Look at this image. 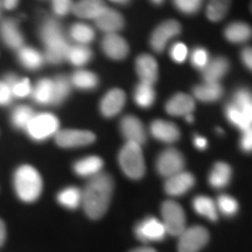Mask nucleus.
<instances>
[{
  "label": "nucleus",
  "mask_w": 252,
  "mask_h": 252,
  "mask_svg": "<svg viewBox=\"0 0 252 252\" xmlns=\"http://www.w3.org/2000/svg\"><path fill=\"white\" fill-rule=\"evenodd\" d=\"M115 181L109 173H99L90 178L82 190V207L91 220H99L108 212L111 203Z\"/></svg>",
  "instance_id": "f257e3e1"
},
{
  "label": "nucleus",
  "mask_w": 252,
  "mask_h": 252,
  "mask_svg": "<svg viewBox=\"0 0 252 252\" xmlns=\"http://www.w3.org/2000/svg\"><path fill=\"white\" fill-rule=\"evenodd\" d=\"M13 189L17 197L24 203H34L43 190V180L34 166L24 163L13 173Z\"/></svg>",
  "instance_id": "f03ea898"
},
{
  "label": "nucleus",
  "mask_w": 252,
  "mask_h": 252,
  "mask_svg": "<svg viewBox=\"0 0 252 252\" xmlns=\"http://www.w3.org/2000/svg\"><path fill=\"white\" fill-rule=\"evenodd\" d=\"M118 163L122 172L132 180H139L145 175L144 153L140 145L126 141L118 154Z\"/></svg>",
  "instance_id": "7ed1b4c3"
},
{
  "label": "nucleus",
  "mask_w": 252,
  "mask_h": 252,
  "mask_svg": "<svg viewBox=\"0 0 252 252\" xmlns=\"http://www.w3.org/2000/svg\"><path fill=\"white\" fill-rule=\"evenodd\" d=\"M60 130V121L54 113L40 112L35 113L31 119L25 132L33 141L42 143L49 138L55 137Z\"/></svg>",
  "instance_id": "20e7f679"
},
{
  "label": "nucleus",
  "mask_w": 252,
  "mask_h": 252,
  "mask_svg": "<svg viewBox=\"0 0 252 252\" xmlns=\"http://www.w3.org/2000/svg\"><path fill=\"white\" fill-rule=\"evenodd\" d=\"M161 222L165 226L167 235L179 237L187 228L184 208L175 201H165L161 206Z\"/></svg>",
  "instance_id": "39448f33"
},
{
  "label": "nucleus",
  "mask_w": 252,
  "mask_h": 252,
  "mask_svg": "<svg viewBox=\"0 0 252 252\" xmlns=\"http://www.w3.org/2000/svg\"><path fill=\"white\" fill-rule=\"evenodd\" d=\"M185 165L186 160L184 154L175 147H168L158 156L156 168L159 175L167 179L184 171Z\"/></svg>",
  "instance_id": "423d86ee"
},
{
  "label": "nucleus",
  "mask_w": 252,
  "mask_h": 252,
  "mask_svg": "<svg viewBox=\"0 0 252 252\" xmlns=\"http://www.w3.org/2000/svg\"><path fill=\"white\" fill-rule=\"evenodd\" d=\"M209 241V232L204 226L193 225L186 228L179 236V252H198L206 247Z\"/></svg>",
  "instance_id": "0eeeda50"
},
{
  "label": "nucleus",
  "mask_w": 252,
  "mask_h": 252,
  "mask_svg": "<svg viewBox=\"0 0 252 252\" xmlns=\"http://www.w3.org/2000/svg\"><path fill=\"white\" fill-rule=\"evenodd\" d=\"M55 143L61 149H77L91 145L96 140L94 132L88 130H75V128H64L60 130L54 137Z\"/></svg>",
  "instance_id": "6e6552de"
},
{
  "label": "nucleus",
  "mask_w": 252,
  "mask_h": 252,
  "mask_svg": "<svg viewBox=\"0 0 252 252\" xmlns=\"http://www.w3.org/2000/svg\"><path fill=\"white\" fill-rule=\"evenodd\" d=\"M181 33V24L176 20H166L156 27L150 37V46L156 53H162L173 37Z\"/></svg>",
  "instance_id": "1a4fd4ad"
},
{
  "label": "nucleus",
  "mask_w": 252,
  "mask_h": 252,
  "mask_svg": "<svg viewBox=\"0 0 252 252\" xmlns=\"http://www.w3.org/2000/svg\"><path fill=\"white\" fill-rule=\"evenodd\" d=\"M134 234L139 241L150 243V242H160L165 239L167 231L161 220L156 217H146L135 225Z\"/></svg>",
  "instance_id": "9d476101"
},
{
  "label": "nucleus",
  "mask_w": 252,
  "mask_h": 252,
  "mask_svg": "<svg viewBox=\"0 0 252 252\" xmlns=\"http://www.w3.org/2000/svg\"><path fill=\"white\" fill-rule=\"evenodd\" d=\"M0 40L9 49L17 52L25 46V37L21 33L17 19H0Z\"/></svg>",
  "instance_id": "9b49d317"
},
{
  "label": "nucleus",
  "mask_w": 252,
  "mask_h": 252,
  "mask_svg": "<svg viewBox=\"0 0 252 252\" xmlns=\"http://www.w3.org/2000/svg\"><path fill=\"white\" fill-rule=\"evenodd\" d=\"M119 128H121L123 137L125 138L126 141L135 143L140 146L146 143L147 134L145 131V126L143 122L135 116H124L119 123Z\"/></svg>",
  "instance_id": "f8f14e48"
},
{
  "label": "nucleus",
  "mask_w": 252,
  "mask_h": 252,
  "mask_svg": "<svg viewBox=\"0 0 252 252\" xmlns=\"http://www.w3.org/2000/svg\"><path fill=\"white\" fill-rule=\"evenodd\" d=\"M100 48L109 59L115 60V61H122L127 58L130 53V46L127 41L118 33L105 34L100 42Z\"/></svg>",
  "instance_id": "ddd939ff"
},
{
  "label": "nucleus",
  "mask_w": 252,
  "mask_h": 252,
  "mask_svg": "<svg viewBox=\"0 0 252 252\" xmlns=\"http://www.w3.org/2000/svg\"><path fill=\"white\" fill-rule=\"evenodd\" d=\"M126 103V94L122 89L113 88L103 96L99 103V111L103 117L112 118L122 111Z\"/></svg>",
  "instance_id": "4468645a"
},
{
  "label": "nucleus",
  "mask_w": 252,
  "mask_h": 252,
  "mask_svg": "<svg viewBox=\"0 0 252 252\" xmlns=\"http://www.w3.org/2000/svg\"><path fill=\"white\" fill-rule=\"evenodd\" d=\"M195 185V176L191 173L182 171L169 176L165 181V191L171 196H182Z\"/></svg>",
  "instance_id": "2eb2a0df"
},
{
  "label": "nucleus",
  "mask_w": 252,
  "mask_h": 252,
  "mask_svg": "<svg viewBox=\"0 0 252 252\" xmlns=\"http://www.w3.org/2000/svg\"><path fill=\"white\" fill-rule=\"evenodd\" d=\"M150 132L154 139L165 144H174L181 137L178 126L163 119H154L150 125Z\"/></svg>",
  "instance_id": "dca6fc26"
},
{
  "label": "nucleus",
  "mask_w": 252,
  "mask_h": 252,
  "mask_svg": "<svg viewBox=\"0 0 252 252\" xmlns=\"http://www.w3.org/2000/svg\"><path fill=\"white\" fill-rule=\"evenodd\" d=\"M94 21L96 27L105 34L118 33L125 26V20L121 12L110 7L104 9L99 17L94 19Z\"/></svg>",
  "instance_id": "f3484780"
},
{
  "label": "nucleus",
  "mask_w": 252,
  "mask_h": 252,
  "mask_svg": "<svg viewBox=\"0 0 252 252\" xmlns=\"http://www.w3.org/2000/svg\"><path fill=\"white\" fill-rule=\"evenodd\" d=\"M135 71L140 82L147 84L156 83L159 78V67L157 60L150 54H141L135 60Z\"/></svg>",
  "instance_id": "a211bd4d"
},
{
  "label": "nucleus",
  "mask_w": 252,
  "mask_h": 252,
  "mask_svg": "<svg viewBox=\"0 0 252 252\" xmlns=\"http://www.w3.org/2000/svg\"><path fill=\"white\" fill-rule=\"evenodd\" d=\"M39 37L43 43V47H47L65 39L67 36L58 19L46 18L39 27Z\"/></svg>",
  "instance_id": "6ab92c4d"
},
{
  "label": "nucleus",
  "mask_w": 252,
  "mask_h": 252,
  "mask_svg": "<svg viewBox=\"0 0 252 252\" xmlns=\"http://www.w3.org/2000/svg\"><path fill=\"white\" fill-rule=\"evenodd\" d=\"M165 110L169 116H174V117L184 116L186 117L187 115L193 113L195 110V99L187 94H176L167 100Z\"/></svg>",
  "instance_id": "aec40b11"
},
{
  "label": "nucleus",
  "mask_w": 252,
  "mask_h": 252,
  "mask_svg": "<svg viewBox=\"0 0 252 252\" xmlns=\"http://www.w3.org/2000/svg\"><path fill=\"white\" fill-rule=\"evenodd\" d=\"M104 167L103 159L98 156H88L77 160L72 165V171L81 178H94L102 173Z\"/></svg>",
  "instance_id": "412c9836"
},
{
  "label": "nucleus",
  "mask_w": 252,
  "mask_h": 252,
  "mask_svg": "<svg viewBox=\"0 0 252 252\" xmlns=\"http://www.w3.org/2000/svg\"><path fill=\"white\" fill-rule=\"evenodd\" d=\"M230 69V62L223 56H217L209 61L207 67L202 70L203 82L209 83H220Z\"/></svg>",
  "instance_id": "4be33fe9"
},
{
  "label": "nucleus",
  "mask_w": 252,
  "mask_h": 252,
  "mask_svg": "<svg viewBox=\"0 0 252 252\" xmlns=\"http://www.w3.org/2000/svg\"><path fill=\"white\" fill-rule=\"evenodd\" d=\"M106 7L104 0H78L74 2L71 12L81 19L94 20Z\"/></svg>",
  "instance_id": "5701e85b"
},
{
  "label": "nucleus",
  "mask_w": 252,
  "mask_h": 252,
  "mask_svg": "<svg viewBox=\"0 0 252 252\" xmlns=\"http://www.w3.org/2000/svg\"><path fill=\"white\" fill-rule=\"evenodd\" d=\"M18 62L25 69L31 71H36L42 68L45 64V56L39 50L30 46H23L20 49L17 50Z\"/></svg>",
  "instance_id": "b1692460"
},
{
  "label": "nucleus",
  "mask_w": 252,
  "mask_h": 252,
  "mask_svg": "<svg viewBox=\"0 0 252 252\" xmlns=\"http://www.w3.org/2000/svg\"><path fill=\"white\" fill-rule=\"evenodd\" d=\"M224 37L235 45L245 43L252 39V27L243 21H234L224 28Z\"/></svg>",
  "instance_id": "393cba45"
},
{
  "label": "nucleus",
  "mask_w": 252,
  "mask_h": 252,
  "mask_svg": "<svg viewBox=\"0 0 252 252\" xmlns=\"http://www.w3.org/2000/svg\"><path fill=\"white\" fill-rule=\"evenodd\" d=\"M224 90L220 83H209V82H203L194 87L193 94L194 98L203 103H214L220 100L223 97Z\"/></svg>",
  "instance_id": "a878e982"
},
{
  "label": "nucleus",
  "mask_w": 252,
  "mask_h": 252,
  "mask_svg": "<svg viewBox=\"0 0 252 252\" xmlns=\"http://www.w3.org/2000/svg\"><path fill=\"white\" fill-rule=\"evenodd\" d=\"M34 102L40 105H53L54 98V82L52 78H41L32 90Z\"/></svg>",
  "instance_id": "bb28decb"
},
{
  "label": "nucleus",
  "mask_w": 252,
  "mask_h": 252,
  "mask_svg": "<svg viewBox=\"0 0 252 252\" xmlns=\"http://www.w3.org/2000/svg\"><path fill=\"white\" fill-rule=\"evenodd\" d=\"M232 168L226 162H216L208 175V182L215 189L226 187L231 181Z\"/></svg>",
  "instance_id": "cd10ccee"
},
{
  "label": "nucleus",
  "mask_w": 252,
  "mask_h": 252,
  "mask_svg": "<svg viewBox=\"0 0 252 252\" xmlns=\"http://www.w3.org/2000/svg\"><path fill=\"white\" fill-rule=\"evenodd\" d=\"M70 83L76 89L90 91L96 89L99 84V78L96 74L87 69H77L71 74Z\"/></svg>",
  "instance_id": "c85d7f7f"
},
{
  "label": "nucleus",
  "mask_w": 252,
  "mask_h": 252,
  "mask_svg": "<svg viewBox=\"0 0 252 252\" xmlns=\"http://www.w3.org/2000/svg\"><path fill=\"white\" fill-rule=\"evenodd\" d=\"M193 209L197 215L213 220V222H215L219 219V210H217L216 202L206 195H198V196L194 197Z\"/></svg>",
  "instance_id": "c756f323"
},
{
  "label": "nucleus",
  "mask_w": 252,
  "mask_h": 252,
  "mask_svg": "<svg viewBox=\"0 0 252 252\" xmlns=\"http://www.w3.org/2000/svg\"><path fill=\"white\" fill-rule=\"evenodd\" d=\"M94 36L96 33L94 28L84 23L72 24L69 28V37L75 45L88 46L94 40Z\"/></svg>",
  "instance_id": "7c9ffc66"
},
{
  "label": "nucleus",
  "mask_w": 252,
  "mask_h": 252,
  "mask_svg": "<svg viewBox=\"0 0 252 252\" xmlns=\"http://www.w3.org/2000/svg\"><path fill=\"white\" fill-rule=\"evenodd\" d=\"M69 46H70V42L65 37V39L59 41V42L45 47L43 56H45L46 62L50 63V64H61L67 59Z\"/></svg>",
  "instance_id": "2f4dec72"
},
{
  "label": "nucleus",
  "mask_w": 252,
  "mask_h": 252,
  "mask_svg": "<svg viewBox=\"0 0 252 252\" xmlns=\"http://www.w3.org/2000/svg\"><path fill=\"white\" fill-rule=\"evenodd\" d=\"M91 59H93V50L89 47L83 45H75V43L71 45L70 43L65 61H68L74 67L81 68L88 64L91 61Z\"/></svg>",
  "instance_id": "473e14b6"
},
{
  "label": "nucleus",
  "mask_w": 252,
  "mask_h": 252,
  "mask_svg": "<svg viewBox=\"0 0 252 252\" xmlns=\"http://www.w3.org/2000/svg\"><path fill=\"white\" fill-rule=\"evenodd\" d=\"M156 90L152 84L143 83V82H139L134 88L133 93V99L135 104L138 106L143 109H149L153 105L154 102H156Z\"/></svg>",
  "instance_id": "72a5a7b5"
},
{
  "label": "nucleus",
  "mask_w": 252,
  "mask_h": 252,
  "mask_svg": "<svg viewBox=\"0 0 252 252\" xmlns=\"http://www.w3.org/2000/svg\"><path fill=\"white\" fill-rule=\"evenodd\" d=\"M56 200H58L59 204L67 208V209H77L78 207L82 206V190L80 188L74 187V186L65 187L61 191H59Z\"/></svg>",
  "instance_id": "f704fd0d"
},
{
  "label": "nucleus",
  "mask_w": 252,
  "mask_h": 252,
  "mask_svg": "<svg viewBox=\"0 0 252 252\" xmlns=\"http://www.w3.org/2000/svg\"><path fill=\"white\" fill-rule=\"evenodd\" d=\"M35 112L28 105H18L12 110L9 116V122L15 130H26L31 119L34 117Z\"/></svg>",
  "instance_id": "c9c22d12"
},
{
  "label": "nucleus",
  "mask_w": 252,
  "mask_h": 252,
  "mask_svg": "<svg viewBox=\"0 0 252 252\" xmlns=\"http://www.w3.org/2000/svg\"><path fill=\"white\" fill-rule=\"evenodd\" d=\"M230 6H231V0H208L206 7L207 18L213 23H219L224 19Z\"/></svg>",
  "instance_id": "e433bc0d"
},
{
  "label": "nucleus",
  "mask_w": 252,
  "mask_h": 252,
  "mask_svg": "<svg viewBox=\"0 0 252 252\" xmlns=\"http://www.w3.org/2000/svg\"><path fill=\"white\" fill-rule=\"evenodd\" d=\"M54 82V98H53V105L58 106L68 98L71 93V83L70 80L64 75H59L53 78Z\"/></svg>",
  "instance_id": "4c0bfd02"
},
{
  "label": "nucleus",
  "mask_w": 252,
  "mask_h": 252,
  "mask_svg": "<svg viewBox=\"0 0 252 252\" xmlns=\"http://www.w3.org/2000/svg\"><path fill=\"white\" fill-rule=\"evenodd\" d=\"M225 116L230 124L238 127L241 131L252 126V123L249 121L245 113L238 106H236L234 103H229L225 106Z\"/></svg>",
  "instance_id": "58836bf2"
},
{
  "label": "nucleus",
  "mask_w": 252,
  "mask_h": 252,
  "mask_svg": "<svg viewBox=\"0 0 252 252\" xmlns=\"http://www.w3.org/2000/svg\"><path fill=\"white\" fill-rule=\"evenodd\" d=\"M215 202L219 213H222L224 216H234L239 209L237 200L228 194L220 195Z\"/></svg>",
  "instance_id": "ea45409f"
},
{
  "label": "nucleus",
  "mask_w": 252,
  "mask_h": 252,
  "mask_svg": "<svg viewBox=\"0 0 252 252\" xmlns=\"http://www.w3.org/2000/svg\"><path fill=\"white\" fill-rule=\"evenodd\" d=\"M9 89H11L13 98H26L32 94L33 87H32L30 78L18 77L17 81L9 87Z\"/></svg>",
  "instance_id": "a19ab883"
},
{
  "label": "nucleus",
  "mask_w": 252,
  "mask_h": 252,
  "mask_svg": "<svg viewBox=\"0 0 252 252\" xmlns=\"http://www.w3.org/2000/svg\"><path fill=\"white\" fill-rule=\"evenodd\" d=\"M189 60H190L191 65H193L194 68H196L197 70L202 71L210 61L209 53H208L207 49L202 48V47H196V48H194L190 52Z\"/></svg>",
  "instance_id": "79ce46f5"
},
{
  "label": "nucleus",
  "mask_w": 252,
  "mask_h": 252,
  "mask_svg": "<svg viewBox=\"0 0 252 252\" xmlns=\"http://www.w3.org/2000/svg\"><path fill=\"white\" fill-rule=\"evenodd\" d=\"M175 8L186 15L197 13L203 4V0H172Z\"/></svg>",
  "instance_id": "37998d69"
},
{
  "label": "nucleus",
  "mask_w": 252,
  "mask_h": 252,
  "mask_svg": "<svg viewBox=\"0 0 252 252\" xmlns=\"http://www.w3.org/2000/svg\"><path fill=\"white\" fill-rule=\"evenodd\" d=\"M53 13L56 17H65L72 11V0H50Z\"/></svg>",
  "instance_id": "c03bdc74"
},
{
  "label": "nucleus",
  "mask_w": 252,
  "mask_h": 252,
  "mask_svg": "<svg viewBox=\"0 0 252 252\" xmlns=\"http://www.w3.org/2000/svg\"><path fill=\"white\" fill-rule=\"evenodd\" d=\"M169 56L175 63H184L188 59V48L184 42H175L169 49Z\"/></svg>",
  "instance_id": "a18cd8bd"
},
{
  "label": "nucleus",
  "mask_w": 252,
  "mask_h": 252,
  "mask_svg": "<svg viewBox=\"0 0 252 252\" xmlns=\"http://www.w3.org/2000/svg\"><path fill=\"white\" fill-rule=\"evenodd\" d=\"M231 103H234L239 108L250 105V104H252V91L247 89V88H241L234 94Z\"/></svg>",
  "instance_id": "49530a36"
},
{
  "label": "nucleus",
  "mask_w": 252,
  "mask_h": 252,
  "mask_svg": "<svg viewBox=\"0 0 252 252\" xmlns=\"http://www.w3.org/2000/svg\"><path fill=\"white\" fill-rule=\"evenodd\" d=\"M239 147L245 153H252V126L242 131Z\"/></svg>",
  "instance_id": "de8ad7c7"
},
{
  "label": "nucleus",
  "mask_w": 252,
  "mask_h": 252,
  "mask_svg": "<svg viewBox=\"0 0 252 252\" xmlns=\"http://www.w3.org/2000/svg\"><path fill=\"white\" fill-rule=\"evenodd\" d=\"M13 100L11 89L4 81L0 80V106H8Z\"/></svg>",
  "instance_id": "09e8293b"
},
{
  "label": "nucleus",
  "mask_w": 252,
  "mask_h": 252,
  "mask_svg": "<svg viewBox=\"0 0 252 252\" xmlns=\"http://www.w3.org/2000/svg\"><path fill=\"white\" fill-rule=\"evenodd\" d=\"M241 60L249 70L252 71V47H244L241 52Z\"/></svg>",
  "instance_id": "8fccbe9b"
},
{
  "label": "nucleus",
  "mask_w": 252,
  "mask_h": 252,
  "mask_svg": "<svg viewBox=\"0 0 252 252\" xmlns=\"http://www.w3.org/2000/svg\"><path fill=\"white\" fill-rule=\"evenodd\" d=\"M193 141H194V146L196 147L197 150L203 151L208 147V140L204 137H202V135H195Z\"/></svg>",
  "instance_id": "3c124183"
},
{
  "label": "nucleus",
  "mask_w": 252,
  "mask_h": 252,
  "mask_svg": "<svg viewBox=\"0 0 252 252\" xmlns=\"http://www.w3.org/2000/svg\"><path fill=\"white\" fill-rule=\"evenodd\" d=\"M6 237H7V229H6L4 220H0V248L5 244Z\"/></svg>",
  "instance_id": "603ef678"
},
{
  "label": "nucleus",
  "mask_w": 252,
  "mask_h": 252,
  "mask_svg": "<svg viewBox=\"0 0 252 252\" xmlns=\"http://www.w3.org/2000/svg\"><path fill=\"white\" fill-rule=\"evenodd\" d=\"M19 4V0H2V7L7 11H13Z\"/></svg>",
  "instance_id": "864d4df0"
},
{
  "label": "nucleus",
  "mask_w": 252,
  "mask_h": 252,
  "mask_svg": "<svg viewBox=\"0 0 252 252\" xmlns=\"http://www.w3.org/2000/svg\"><path fill=\"white\" fill-rule=\"evenodd\" d=\"M130 252H157V251L150 247H141V248L134 249V250H131Z\"/></svg>",
  "instance_id": "5fc2aeb1"
},
{
  "label": "nucleus",
  "mask_w": 252,
  "mask_h": 252,
  "mask_svg": "<svg viewBox=\"0 0 252 252\" xmlns=\"http://www.w3.org/2000/svg\"><path fill=\"white\" fill-rule=\"evenodd\" d=\"M110 1L116 2V4H119V5H126V4H128L131 0H110Z\"/></svg>",
  "instance_id": "6e6d98bb"
},
{
  "label": "nucleus",
  "mask_w": 252,
  "mask_h": 252,
  "mask_svg": "<svg viewBox=\"0 0 252 252\" xmlns=\"http://www.w3.org/2000/svg\"><path fill=\"white\" fill-rule=\"evenodd\" d=\"M185 118H186V121H187L188 123H193V122H194V116H193V113H190V115H187Z\"/></svg>",
  "instance_id": "4d7b16f0"
},
{
  "label": "nucleus",
  "mask_w": 252,
  "mask_h": 252,
  "mask_svg": "<svg viewBox=\"0 0 252 252\" xmlns=\"http://www.w3.org/2000/svg\"><path fill=\"white\" fill-rule=\"evenodd\" d=\"M165 0H151V2H153L154 5H161Z\"/></svg>",
  "instance_id": "13d9d810"
},
{
  "label": "nucleus",
  "mask_w": 252,
  "mask_h": 252,
  "mask_svg": "<svg viewBox=\"0 0 252 252\" xmlns=\"http://www.w3.org/2000/svg\"><path fill=\"white\" fill-rule=\"evenodd\" d=\"M2 9H4V7H2V0H0V19H1L2 15Z\"/></svg>",
  "instance_id": "bf43d9fd"
},
{
  "label": "nucleus",
  "mask_w": 252,
  "mask_h": 252,
  "mask_svg": "<svg viewBox=\"0 0 252 252\" xmlns=\"http://www.w3.org/2000/svg\"><path fill=\"white\" fill-rule=\"evenodd\" d=\"M250 9H251V13H252V0H251V5H250Z\"/></svg>",
  "instance_id": "052dcab7"
}]
</instances>
